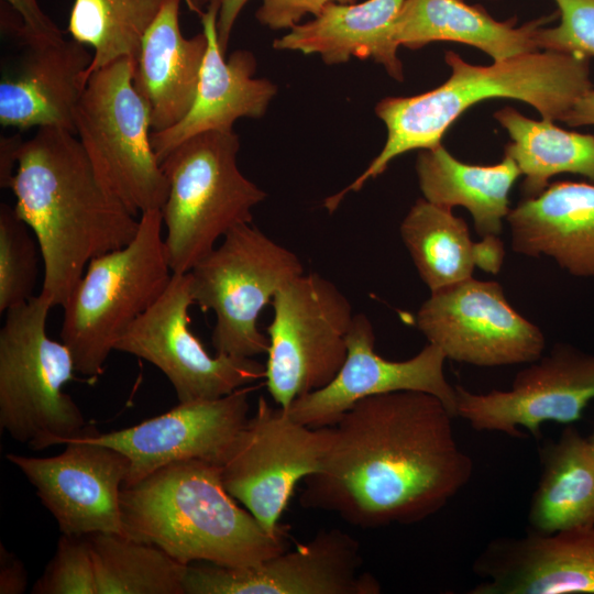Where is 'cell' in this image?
<instances>
[{"label": "cell", "mask_w": 594, "mask_h": 594, "mask_svg": "<svg viewBox=\"0 0 594 594\" xmlns=\"http://www.w3.org/2000/svg\"><path fill=\"white\" fill-rule=\"evenodd\" d=\"M453 418L425 392L361 399L329 426L322 465L304 479L300 505L363 529L410 525L437 514L474 469L454 437Z\"/></svg>", "instance_id": "1"}, {"label": "cell", "mask_w": 594, "mask_h": 594, "mask_svg": "<svg viewBox=\"0 0 594 594\" xmlns=\"http://www.w3.org/2000/svg\"><path fill=\"white\" fill-rule=\"evenodd\" d=\"M11 190L40 245V293L53 307L65 306L94 257L127 245L139 229L140 217L105 185L68 130L38 128L24 141Z\"/></svg>", "instance_id": "2"}, {"label": "cell", "mask_w": 594, "mask_h": 594, "mask_svg": "<svg viewBox=\"0 0 594 594\" xmlns=\"http://www.w3.org/2000/svg\"><path fill=\"white\" fill-rule=\"evenodd\" d=\"M444 61L451 75L439 87L413 97H387L375 106L387 129L386 142L355 180L324 200L328 209L336 210L349 193L359 191L397 156L441 144L451 124L481 101L512 98L530 105L544 120L564 121L593 88L588 58L575 54L537 51L481 66L448 51Z\"/></svg>", "instance_id": "3"}, {"label": "cell", "mask_w": 594, "mask_h": 594, "mask_svg": "<svg viewBox=\"0 0 594 594\" xmlns=\"http://www.w3.org/2000/svg\"><path fill=\"white\" fill-rule=\"evenodd\" d=\"M123 535L183 564L248 566L288 549L287 529L271 534L227 492L220 466L169 463L120 493Z\"/></svg>", "instance_id": "4"}, {"label": "cell", "mask_w": 594, "mask_h": 594, "mask_svg": "<svg viewBox=\"0 0 594 594\" xmlns=\"http://www.w3.org/2000/svg\"><path fill=\"white\" fill-rule=\"evenodd\" d=\"M161 209L140 216L134 238L94 257L63 307L61 340L76 372L95 378L133 322L164 293L173 277Z\"/></svg>", "instance_id": "5"}, {"label": "cell", "mask_w": 594, "mask_h": 594, "mask_svg": "<svg viewBox=\"0 0 594 594\" xmlns=\"http://www.w3.org/2000/svg\"><path fill=\"white\" fill-rule=\"evenodd\" d=\"M51 301L41 293L4 312L0 329V426L38 451L81 438L95 426L63 387L76 372L63 341L48 337Z\"/></svg>", "instance_id": "6"}, {"label": "cell", "mask_w": 594, "mask_h": 594, "mask_svg": "<svg viewBox=\"0 0 594 594\" xmlns=\"http://www.w3.org/2000/svg\"><path fill=\"white\" fill-rule=\"evenodd\" d=\"M239 136L208 131L176 146L162 162L168 195L161 208L167 258L184 274L233 228L252 222L266 193L239 169Z\"/></svg>", "instance_id": "7"}, {"label": "cell", "mask_w": 594, "mask_h": 594, "mask_svg": "<svg viewBox=\"0 0 594 594\" xmlns=\"http://www.w3.org/2000/svg\"><path fill=\"white\" fill-rule=\"evenodd\" d=\"M135 63L122 57L89 75L74 127L98 176L140 217L163 207L168 180L152 146L148 108L133 85Z\"/></svg>", "instance_id": "8"}, {"label": "cell", "mask_w": 594, "mask_h": 594, "mask_svg": "<svg viewBox=\"0 0 594 594\" xmlns=\"http://www.w3.org/2000/svg\"><path fill=\"white\" fill-rule=\"evenodd\" d=\"M187 273L194 304L215 314L216 352L254 358L270 346L257 327L258 316L283 285L305 272L293 251L251 222L230 230Z\"/></svg>", "instance_id": "9"}, {"label": "cell", "mask_w": 594, "mask_h": 594, "mask_svg": "<svg viewBox=\"0 0 594 594\" xmlns=\"http://www.w3.org/2000/svg\"><path fill=\"white\" fill-rule=\"evenodd\" d=\"M271 304L264 378L275 405L286 409L336 377L346 358L354 315L346 296L317 273L287 282Z\"/></svg>", "instance_id": "10"}, {"label": "cell", "mask_w": 594, "mask_h": 594, "mask_svg": "<svg viewBox=\"0 0 594 594\" xmlns=\"http://www.w3.org/2000/svg\"><path fill=\"white\" fill-rule=\"evenodd\" d=\"M330 441V427L310 428L260 396L255 413L220 464L227 492L271 534L298 482L318 472Z\"/></svg>", "instance_id": "11"}, {"label": "cell", "mask_w": 594, "mask_h": 594, "mask_svg": "<svg viewBox=\"0 0 594 594\" xmlns=\"http://www.w3.org/2000/svg\"><path fill=\"white\" fill-rule=\"evenodd\" d=\"M414 323L447 359L476 366L531 363L546 346L543 332L514 309L502 285L473 277L430 293Z\"/></svg>", "instance_id": "12"}, {"label": "cell", "mask_w": 594, "mask_h": 594, "mask_svg": "<svg viewBox=\"0 0 594 594\" xmlns=\"http://www.w3.org/2000/svg\"><path fill=\"white\" fill-rule=\"evenodd\" d=\"M193 304L188 273L173 274L164 293L127 330L116 350L156 366L179 403L219 398L265 377V365L253 358L207 352L190 329Z\"/></svg>", "instance_id": "13"}, {"label": "cell", "mask_w": 594, "mask_h": 594, "mask_svg": "<svg viewBox=\"0 0 594 594\" xmlns=\"http://www.w3.org/2000/svg\"><path fill=\"white\" fill-rule=\"evenodd\" d=\"M362 565L359 541L332 528L254 565L188 564L184 594H378Z\"/></svg>", "instance_id": "14"}, {"label": "cell", "mask_w": 594, "mask_h": 594, "mask_svg": "<svg viewBox=\"0 0 594 594\" xmlns=\"http://www.w3.org/2000/svg\"><path fill=\"white\" fill-rule=\"evenodd\" d=\"M457 416L479 431L540 437L543 422L572 425L594 399V354L558 343L519 371L508 391L472 393L455 386Z\"/></svg>", "instance_id": "15"}, {"label": "cell", "mask_w": 594, "mask_h": 594, "mask_svg": "<svg viewBox=\"0 0 594 594\" xmlns=\"http://www.w3.org/2000/svg\"><path fill=\"white\" fill-rule=\"evenodd\" d=\"M96 430L67 442L54 457L7 454L35 487L64 535H123L120 493L130 462L121 451L91 440Z\"/></svg>", "instance_id": "16"}, {"label": "cell", "mask_w": 594, "mask_h": 594, "mask_svg": "<svg viewBox=\"0 0 594 594\" xmlns=\"http://www.w3.org/2000/svg\"><path fill=\"white\" fill-rule=\"evenodd\" d=\"M447 360L428 343L415 356L392 361L375 351V333L364 314L354 315L348 353L336 377L323 388L295 399L285 411L310 428L332 426L361 399L398 391H418L438 397L455 417L457 395L443 372Z\"/></svg>", "instance_id": "17"}, {"label": "cell", "mask_w": 594, "mask_h": 594, "mask_svg": "<svg viewBox=\"0 0 594 594\" xmlns=\"http://www.w3.org/2000/svg\"><path fill=\"white\" fill-rule=\"evenodd\" d=\"M249 392L241 387L219 398L179 403L130 428L96 430L89 438L128 457L130 466L123 486L177 461L202 460L220 466L249 419Z\"/></svg>", "instance_id": "18"}, {"label": "cell", "mask_w": 594, "mask_h": 594, "mask_svg": "<svg viewBox=\"0 0 594 594\" xmlns=\"http://www.w3.org/2000/svg\"><path fill=\"white\" fill-rule=\"evenodd\" d=\"M470 594L594 593V526L493 539L473 563Z\"/></svg>", "instance_id": "19"}, {"label": "cell", "mask_w": 594, "mask_h": 594, "mask_svg": "<svg viewBox=\"0 0 594 594\" xmlns=\"http://www.w3.org/2000/svg\"><path fill=\"white\" fill-rule=\"evenodd\" d=\"M221 0H209L200 15L208 44L195 100L187 114L174 127L151 132L154 153L161 162L182 142L208 131H231L240 118L258 119L277 92L265 78H254L256 59L248 50L223 57L217 33Z\"/></svg>", "instance_id": "20"}, {"label": "cell", "mask_w": 594, "mask_h": 594, "mask_svg": "<svg viewBox=\"0 0 594 594\" xmlns=\"http://www.w3.org/2000/svg\"><path fill=\"white\" fill-rule=\"evenodd\" d=\"M92 55L75 40L28 48L0 82V123L19 130L59 128L75 133L74 118Z\"/></svg>", "instance_id": "21"}, {"label": "cell", "mask_w": 594, "mask_h": 594, "mask_svg": "<svg viewBox=\"0 0 594 594\" xmlns=\"http://www.w3.org/2000/svg\"><path fill=\"white\" fill-rule=\"evenodd\" d=\"M513 250L553 258L580 277H594V184L557 182L510 209Z\"/></svg>", "instance_id": "22"}, {"label": "cell", "mask_w": 594, "mask_h": 594, "mask_svg": "<svg viewBox=\"0 0 594 594\" xmlns=\"http://www.w3.org/2000/svg\"><path fill=\"white\" fill-rule=\"evenodd\" d=\"M182 0H165L145 32L136 57L133 85L146 103L152 132L177 124L189 111L207 50L206 34L190 38L179 26Z\"/></svg>", "instance_id": "23"}, {"label": "cell", "mask_w": 594, "mask_h": 594, "mask_svg": "<svg viewBox=\"0 0 594 594\" xmlns=\"http://www.w3.org/2000/svg\"><path fill=\"white\" fill-rule=\"evenodd\" d=\"M554 18L541 16L516 28V18L495 20L482 6L465 0H404L391 35L398 47L418 50L432 42H458L502 61L539 51L536 33Z\"/></svg>", "instance_id": "24"}, {"label": "cell", "mask_w": 594, "mask_h": 594, "mask_svg": "<svg viewBox=\"0 0 594 594\" xmlns=\"http://www.w3.org/2000/svg\"><path fill=\"white\" fill-rule=\"evenodd\" d=\"M404 0H365L351 4L330 3L314 18L299 23L273 43L276 50L319 54L328 65L351 57L372 58L394 79H404L392 23Z\"/></svg>", "instance_id": "25"}, {"label": "cell", "mask_w": 594, "mask_h": 594, "mask_svg": "<svg viewBox=\"0 0 594 594\" xmlns=\"http://www.w3.org/2000/svg\"><path fill=\"white\" fill-rule=\"evenodd\" d=\"M400 237L430 293L472 277L475 267L497 274L505 248L499 237L473 241L465 221L452 209L419 198L400 227Z\"/></svg>", "instance_id": "26"}, {"label": "cell", "mask_w": 594, "mask_h": 594, "mask_svg": "<svg viewBox=\"0 0 594 594\" xmlns=\"http://www.w3.org/2000/svg\"><path fill=\"white\" fill-rule=\"evenodd\" d=\"M416 174L426 200L449 209H468L481 238L502 233L510 211V189L521 175L507 155L495 165H471L457 160L442 144L420 151Z\"/></svg>", "instance_id": "27"}, {"label": "cell", "mask_w": 594, "mask_h": 594, "mask_svg": "<svg viewBox=\"0 0 594 594\" xmlns=\"http://www.w3.org/2000/svg\"><path fill=\"white\" fill-rule=\"evenodd\" d=\"M540 479L528 512L529 530L552 534L594 526V446L572 425L539 449Z\"/></svg>", "instance_id": "28"}, {"label": "cell", "mask_w": 594, "mask_h": 594, "mask_svg": "<svg viewBox=\"0 0 594 594\" xmlns=\"http://www.w3.org/2000/svg\"><path fill=\"white\" fill-rule=\"evenodd\" d=\"M494 119L510 138L505 155L525 176L526 198L541 194L558 174H578L594 182V135L566 131L544 119L532 120L513 107L499 109Z\"/></svg>", "instance_id": "29"}, {"label": "cell", "mask_w": 594, "mask_h": 594, "mask_svg": "<svg viewBox=\"0 0 594 594\" xmlns=\"http://www.w3.org/2000/svg\"><path fill=\"white\" fill-rule=\"evenodd\" d=\"M97 594H184L186 564L124 535H87Z\"/></svg>", "instance_id": "30"}, {"label": "cell", "mask_w": 594, "mask_h": 594, "mask_svg": "<svg viewBox=\"0 0 594 594\" xmlns=\"http://www.w3.org/2000/svg\"><path fill=\"white\" fill-rule=\"evenodd\" d=\"M165 0H75L67 32L92 47L89 75L122 57L136 59L142 38Z\"/></svg>", "instance_id": "31"}, {"label": "cell", "mask_w": 594, "mask_h": 594, "mask_svg": "<svg viewBox=\"0 0 594 594\" xmlns=\"http://www.w3.org/2000/svg\"><path fill=\"white\" fill-rule=\"evenodd\" d=\"M40 245L31 228L7 204L0 206V312L34 296Z\"/></svg>", "instance_id": "32"}, {"label": "cell", "mask_w": 594, "mask_h": 594, "mask_svg": "<svg viewBox=\"0 0 594 594\" xmlns=\"http://www.w3.org/2000/svg\"><path fill=\"white\" fill-rule=\"evenodd\" d=\"M33 594H97L96 576L87 536L64 535Z\"/></svg>", "instance_id": "33"}, {"label": "cell", "mask_w": 594, "mask_h": 594, "mask_svg": "<svg viewBox=\"0 0 594 594\" xmlns=\"http://www.w3.org/2000/svg\"><path fill=\"white\" fill-rule=\"evenodd\" d=\"M560 22L540 28L536 33L538 48L583 57L594 56V0H553Z\"/></svg>", "instance_id": "34"}, {"label": "cell", "mask_w": 594, "mask_h": 594, "mask_svg": "<svg viewBox=\"0 0 594 594\" xmlns=\"http://www.w3.org/2000/svg\"><path fill=\"white\" fill-rule=\"evenodd\" d=\"M358 0H261L257 21L272 30H290L307 14L317 16L330 3L351 4Z\"/></svg>", "instance_id": "35"}, {"label": "cell", "mask_w": 594, "mask_h": 594, "mask_svg": "<svg viewBox=\"0 0 594 594\" xmlns=\"http://www.w3.org/2000/svg\"><path fill=\"white\" fill-rule=\"evenodd\" d=\"M22 18L18 34L28 48L44 47L63 42L58 26L42 11L37 0H6Z\"/></svg>", "instance_id": "36"}, {"label": "cell", "mask_w": 594, "mask_h": 594, "mask_svg": "<svg viewBox=\"0 0 594 594\" xmlns=\"http://www.w3.org/2000/svg\"><path fill=\"white\" fill-rule=\"evenodd\" d=\"M0 594H21L28 584L23 563L2 544L0 547Z\"/></svg>", "instance_id": "37"}, {"label": "cell", "mask_w": 594, "mask_h": 594, "mask_svg": "<svg viewBox=\"0 0 594 594\" xmlns=\"http://www.w3.org/2000/svg\"><path fill=\"white\" fill-rule=\"evenodd\" d=\"M24 140L19 135L0 138V187L11 189Z\"/></svg>", "instance_id": "38"}, {"label": "cell", "mask_w": 594, "mask_h": 594, "mask_svg": "<svg viewBox=\"0 0 594 594\" xmlns=\"http://www.w3.org/2000/svg\"><path fill=\"white\" fill-rule=\"evenodd\" d=\"M249 0H221L217 21L219 45L226 53L235 21Z\"/></svg>", "instance_id": "39"}, {"label": "cell", "mask_w": 594, "mask_h": 594, "mask_svg": "<svg viewBox=\"0 0 594 594\" xmlns=\"http://www.w3.org/2000/svg\"><path fill=\"white\" fill-rule=\"evenodd\" d=\"M563 122L570 127L594 125L593 88L576 101Z\"/></svg>", "instance_id": "40"}, {"label": "cell", "mask_w": 594, "mask_h": 594, "mask_svg": "<svg viewBox=\"0 0 594 594\" xmlns=\"http://www.w3.org/2000/svg\"><path fill=\"white\" fill-rule=\"evenodd\" d=\"M191 12L199 14L204 13L209 0H184Z\"/></svg>", "instance_id": "41"}, {"label": "cell", "mask_w": 594, "mask_h": 594, "mask_svg": "<svg viewBox=\"0 0 594 594\" xmlns=\"http://www.w3.org/2000/svg\"><path fill=\"white\" fill-rule=\"evenodd\" d=\"M588 439L591 440L592 444L594 446V430H593L592 435L588 437Z\"/></svg>", "instance_id": "42"}]
</instances>
